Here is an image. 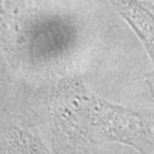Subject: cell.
I'll list each match as a JSON object with an SVG mask.
<instances>
[{"mask_svg": "<svg viewBox=\"0 0 154 154\" xmlns=\"http://www.w3.org/2000/svg\"><path fill=\"white\" fill-rule=\"evenodd\" d=\"M114 7L131 23L145 42L148 51L154 60V14L136 0H112Z\"/></svg>", "mask_w": 154, "mask_h": 154, "instance_id": "obj_1", "label": "cell"}]
</instances>
